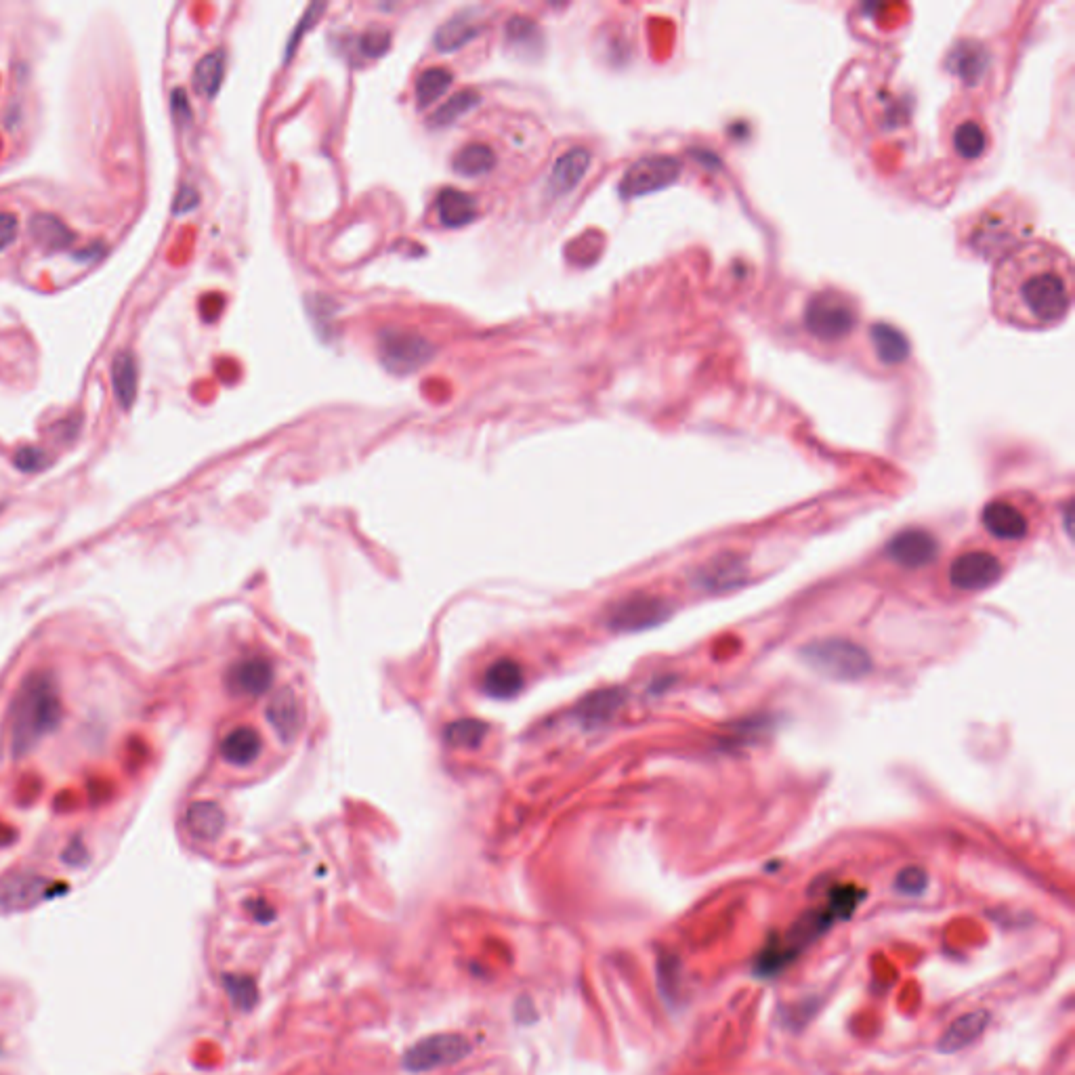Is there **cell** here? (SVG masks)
<instances>
[{
    "label": "cell",
    "mask_w": 1075,
    "mask_h": 1075,
    "mask_svg": "<svg viewBox=\"0 0 1075 1075\" xmlns=\"http://www.w3.org/2000/svg\"><path fill=\"white\" fill-rule=\"evenodd\" d=\"M171 108L177 122H189L192 120V108H189V99L185 89H175L171 93Z\"/></svg>",
    "instance_id": "cell-43"
},
{
    "label": "cell",
    "mask_w": 1075,
    "mask_h": 1075,
    "mask_svg": "<svg viewBox=\"0 0 1075 1075\" xmlns=\"http://www.w3.org/2000/svg\"><path fill=\"white\" fill-rule=\"evenodd\" d=\"M13 462L15 467L21 471V473H38L42 469L49 467V454L42 450V448H34V446H24L19 448L13 456Z\"/></svg>",
    "instance_id": "cell-38"
},
{
    "label": "cell",
    "mask_w": 1075,
    "mask_h": 1075,
    "mask_svg": "<svg viewBox=\"0 0 1075 1075\" xmlns=\"http://www.w3.org/2000/svg\"><path fill=\"white\" fill-rule=\"evenodd\" d=\"M433 353V343L416 332L385 328L378 334V355L385 368L395 374L416 372L431 360Z\"/></svg>",
    "instance_id": "cell-7"
},
{
    "label": "cell",
    "mask_w": 1075,
    "mask_h": 1075,
    "mask_svg": "<svg viewBox=\"0 0 1075 1075\" xmlns=\"http://www.w3.org/2000/svg\"><path fill=\"white\" fill-rule=\"evenodd\" d=\"M744 572H746V565L742 563V559L737 555L725 553L708 561L700 569L698 576H695V582L708 590H727L744 580Z\"/></svg>",
    "instance_id": "cell-21"
},
{
    "label": "cell",
    "mask_w": 1075,
    "mask_h": 1075,
    "mask_svg": "<svg viewBox=\"0 0 1075 1075\" xmlns=\"http://www.w3.org/2000/svg\"><path fill=\"white\" fill-rule=\"evenodd\" d=\"M887 553L897 565L918 569L937 559L939 542L926 530H905L889 542Z\"/></svg>",
    "instance_id": "cell-12"
},
{
    "label": "cell",
    "mask_w": 1075,
    "mask_h": 1075,
    "mask_svg": "<svg viewBox=\"0 0 1075 1075\" xmlns=\"http://www.w3.org/2000/svg\"><path fill=\"white\" fill-rule=\"evenodd\" d=\"M486 733H488V725H483L481 721H475V719H462L446 727V740L450 746L475 750L483 744V740H486Z\"/></svg>",
    "instance_id": "cell-33"
},
{
    "label": "cell",
    "mask_w": 1075,
    "mask_h": 1075,
    "mask_svg": "<svg viewBox=\"0 0 1075 1075\" xmlns=\"http://www.w3.org/2000/svg\"><path fill=\"white\" fill-rule=\"evenodd\" d=\"M198 202H200L198 189L192 185H181L179 194L175 198V215L189 213V210H194L198 206Z\"/></svg>",
    "instance_id": "cell-42"
},
{
    "label": "cell",
    "mask_w": 1075,
    "mask_h": 1075,
    "mask_svg": "<svg viewBox=\"0 0 1075 1075\" xmlns=\"http://www.w3.org/2000/svg\"><path fill=\"white\" fill-rule=\"evenodd\" d=\"M259 754L261 737L250 727H236L234 731H229L221 742V756L229 765L248 767L257 761Z\"/></svg>",
    "instance_id": "cell-23"
},
{
    "label": "cell",
    "mask_w": 1075,
    "mask_h": 1075,
    "mask_svg": "<svg viewBox=\"0 0 1075 1075\" xmlns=\"http://www.w3.org/2000/svg\"><path fill=\"white\" fill-rule=\"evenodd\" d=\"M63 719V702L55 674L32 670L19 683L9 708V746L15 758L30 754Z\"/></svg>",
    "instance_id": "cell-2"
},
{
    "label": "cell",
    "mask_w": 1075,
    "mask_h": 1075,
    "mask_svg": "<svg viewBox=\"0 0 1075 1075\" xmlns=\"http://www.w3.org/2000/svg\"><path fill=\"white\" fill-rule=\"evenodd\" d=\"M985 530L998 540H1023L1027 536V519L1025 515L1006 500H994L983 509Z\"/></svg>",
    "instance_id": "cell-15"
},
{
    "label": "cell",
    "mask_w": 1075,
    "mask_h": 1075,
    "mask_svg": "<svg viewBox=\"0 0 1075 1075\" xmlns=\"http://www.w3.org/2000/svg\"><path fill=\"white\" fill-rule=\"evenodd\" d=\"M437 213L441 223L448 227L467 225L477 217V200L460 189L446 187L437 196Z\"/></svg>",
    "instance_id": "cell-24"
},
{
    "label": "cell",
    "mask_w": 1075,
    "mask_h": 1075,
    "mask_svg": "<svg viewBox=\"0 0 1075 1075\" xmlns=\"http://www.w3.org/2000/svg\"><path fill=\"white\" fill-rule=\"evenodd\" d=\"M112 387L116 402L122 410H131L137 399L139 387V368L131 351H120L112 360Z\"/></svg>",
    "instance_id": "cell-22"
},
{
    "label": "cell",
    "mask_w": 1075,
    "mask_h": 1075,
    "mask_svg": "<svg viewBox=\"0 0 1075 1075\" xmlns=\"http://www.w3.org/2000/svg\"><path fill=\"white\" fill-rule=\"evenodd\" d=\"M19 234V221L13 213H0V252L7 250Z\"/></svg>",
    "instance_id": "cell-41"
},
{
    "label": "cell",
    "mask_w": 1075,
    "mask_h": 1075,
    "mask_svg": "<svg viewBox=\"0 0 1075 1075\" xmlns=\"http://www.w3.org/2000/svg\"><path fill=\"white\" fill-rule=\"evenodd\" d=\"M834 916L828 908L809 910L800 916L782 939H771L765 950L754 962V977H777L784 968L794 962L807 947L824 935L834 924Z\"/></svg>",
    "instance_id": "cell-3"
},
{
    "label": "cell",
    "mask_w": 1075,
    "mask_h": 1075,
    "mask_svg": "<svg viewBox=\"0 0 1075 1075\" xmlns=\"http://www.w3.org/2000/svg\"><path fill=\"white\" fill-rule=\"evenodd\" d=\"M452 80H454L452 72L444 66H433L420 72L416 78V87H414L416 101L420 108H425V105L433 103L435 99L444 95L446 89L452 84Z\"/></svg>",
    "instance_id": "cell-30"
},
{
    "label": "cell",
    "mask_w": 1075,
    "mask_h": 1075,
    "mask_svg": "<svg viewBox=\"0 0 1075 1075\" xmlns=\"http://www.w3.org/2000/svg\"><path fill=\"white\" fill-rule=\"evenodd\" d=\"M622 702H624V693L620 689H603V691L588 695V698L580 704V716L584 721L601 723L609 719V716L622 706Z\"/></svg>",
    "instance_id": "cell-31"
},
{
    "label": "cell",
    "mask_w": 1075,
    "mask_h": 1075,
    "mask_svg": "<svg viewBox=\"0 0 1075 1075\" xmlns=\"http://www.w3.org/2000/svg\"><path fill=\"white\" fill-rule=\"evenodd\" d=\"M805 664L832 681H859L872 670L870 653L849 639H817L800 651Z\"/></svg>",
    "instance_id": "cell-4"
},
{
    "label": "cell",
    "mask_w": 1075,
    "mask_h": 1075,
    "mask_svg": "<svg viewBox=\"0 0 1075 1075\" xmlns=\"http://www.w3.org/2000/svg\"><path fill=\"white\" fill-rule=\"evenodd\" d=\"M391 47V32L387 28H368L357 40V51L364 57H381Z\"/></svg>",
    "instance_id": "cell-37"
},
{
    "label": "cell",
    "mask_w": 1075,
    "mask_h": 1075,
    "mask_svg": "<svg viewBox=\"0 0 1075 1075\" xmlns=\"http://www.w3.org/2000/svg\"><path fill=\"white\" fill-rule=\"evenodd\" d=\"M479 30L481 28L477 24L475 15H471L469 11H460L437 28L435 47L439 51H448V53L456 51L460 47H465L469 40H473L479 34Z\"/></svg>",
    "instance_id": "cell-25"
},
{
    "label": "cell",
    "mask_w": 1075,
    "mask_h": 1075,
    "mask_svg": "<svg viewBox=\"0 0 1075 1075\" xmlns=\"http://www.w3.org/2000/svg\"><path fill=\"white\" fill-rule=\"evenodd\" d=\"M51 882L36 874H15L0 887V908L3 910H28L38 901L49 897Z\"/></svg>",
    "instance_id": "cell-14"
},
{
    "label": "cell",
    "mask_w": 1075,
    "mask_h": 1075,
    "mask_svg": "<svg viewBox=\"0 0 1075 1075\" xmlns=\"http://www.w3.org/2000/svg\"><path fill=\"white\" fill-rule=\"evenodd\" d=\"M895 889L901 895H910V897L922 895L926 889V872L918 866L903 868L895 878Z\"/></svg>",
    "instance_id": "cell-39"
},
{
    "label": "cell",
    "mask_w": 1075,
    "mask_h": 1075,
    "mask_svg": "<svg viewBox=\"0 0 1075 1075\" xmlns=\"http://www.w3.org/2000/svg\"><path fill=\"white\" fill-rule=\"evenodd\" d=\"M672 616V603L658 595H630L620 599L607 614L614 632H641L664 624Z\"/></svg>",
    "instance_id": "cell-9"
},
{
    "label": "cell",
    "mask_w": 1075,
    "mask_h": 1075,
    "mask_svg": "<svg viewBox=\"0 0 1075 1075\" xmlns=\"http://www.w3.org/2000/svg\"><path fill=\"white\" fill-rule=\"evenodd\" d=\"M303 706L297 698V693L290 689H282L276 698H273L267 706V721L271 723L273 731H276L284 742H292L299 735L303 727Z\"/></svg>",
    "instance_id": "cell-16"
},
{
    "label": "cell",
    "mask_w": 1075,
    "mask_h": 1075,
    "mask_svg": "<svg viewBox=\"0 0 1075 1075\" xmlns=\"http://www.w3.org/2000/svg\"><path fill=\"white\" fill-rule=\"evenodd\" d=\"M590 166V152L586 147H572L565 154L557 158L553 164L551 177H548V187L555 196L572 192V189L582 181Z\"/></svg>",
    "instance_id": "cell-17"
},
{
    "label": "cell",
    "mask_w": 1075,
    "mask_h": 1075,
    "mask_svg": "<svg viewBox=\"0 0 1075 1075\" xmlns=\"http://www.w3.org/2000/svg\"><path fill=\"white\" fill-rule=\"evenodd\" d=\"M225 989H227L231 1002H234L242 1010L252 1008L259 1000L257 985H255V981L248 979V977H238V975L225 977Z\"/></svg>",
    "instance_id": "cell-36"
},
{
    "label": "cell",
    "mask_w": 1075,
    "mask_h": 1075,
    "mask_svg": "<svg viewBox=\"0 0 1075 1075\" xmlns=\"http://www.w3.org/2000/svg\"><path fill=\"white\" fill-rule=\"evenodd\" d=\"M987 1025H989L987 1010H975V1013L962 1015L960 1019H956L950 1027H947V1031L941 1036L939 1050L945 1052V1055L964 1050L966 1046H971L975 1040L983 1036Z\"/></svg>",
    "instance_id": "cell-20"
},
{
    "label": "cell",
    "mask_w": 1075,
    "mask_h": 1075,
    "mask_svg": "<svg viewBox=\"0 0 1075 1075\" xmlns=\"http://www.w3.org/2000/svg\"><path fill=\"white\" fill-rule=\"evenodd\" d=\"M504 34H507V40L519 53H538L544 45L540 26L532 17L525 15H513L507 21V26H504Z\"/></svg>",
    "instance_id": "cell-28"
},
{
    "label": "cell",
    "mask_w": 1075,
    "mask_h": 1075,
    "mask_svg": "<svg viewBox=\"0 0 1075 1075\" xmlns=\"http://www.w3.org/2000/svg\"><path fill=\"white\" fill-rule=\"evenodd\" d=\"M324 9H326L324 3H311V5L307 7V11L303 13V17L299 19V26L292 30V36H290V40H288V47H286V59L294 53V49L299 47V42H301L305 30L311 28V26L315 24V21L320 19V13H322Z\"/></svg>",
    "instance_id": "cell-40"
},
{
    "label": "cell",
    "mask_w": 1075,
    "mask_h": 1075,
    "mask_svg": "<svg viewBox=\"0 0 1075 1075\" xmlns=\"http://www.w3.org/2000/svg\"><path fill=\"white\" fill-rule=\"evenodd\" d=\"M992 313L1002 324L1042 332L1059 326L1073 303V263L1046 240L1013 248L992 276Z\"/></svg>",
    "instance_id": "cell-1"
},
{
    "label": "cell",
    "mask_w": 1075,
    "mask_h": 1075,
    "mask_svg": "<svg viewBox=\"0 0 1075 1075\" xmlns=\"http://www.w3.org/2000/svg\"><path fill=\"white\" fill-rule=\"evenodd\" d=\"M872 336H874V343H876V349H878V355L882 357L887 364H897L901 360H905V355H908L910 347L908 343H905L903 334L897 332L895 328L891 326H884V324H878L874 330H872Z\"/></svg>",
    "instance_id": "cell-34"
},
{
    "label": "cell",
    "mask_w": 1075,
    "mask_h": 1075,
    "mask_svg": "<svg viewBox=\"0 0 1075 1075\" xmlns=\"http://www.w3.org/2000/svg\"><path fill=\"white\" fill-rule=\"evenodd\" d=\"M225 76V53L221 49L204 55L194 70V87L204 97H215Z\"/></svg>",
    "instance_id": "cell-29"
},
{
    "label": "cell",
    "mask_w": 1075,
    "mask_h": 1075,
    "mask_svg": "<svg viewBox=\"0 0 1075 1075\" xmlns=\"http://www.w3.org/2000/svg\"><path fill=\"white\" fill-rule=\"evenodd\" d=\"M943 131L950 150L964 162L981 160L992 147V131L975 105L952 103L943 114Z\"/></svg>",
    "instance_id": "cell-6"
},
{
    "label": "cell",
    "mask_w": 1075,
    "mask_h": 1075,
    "mask_svg": "<svg viewBox=\"0 0 1075 1075\" xmlns=\"http://www.w3.org/2000/svg\"><path fill=\"white\" fill-rule=\"evenodd\" d=\"M30 234L36 244L47 250H66L76 242L74 231L59 217L47 213H38L30 219Z\"/></svg>",
    "instance_id": "cell-26"
},
{
    "label": "cell",
    "mask_w": 1075,
    "mask_h": 1075,
    "mask_svg": "<svg viewBox=\"0 0 1075 1075\" xmlns=\"http://www.w3.org/2000/svg\"><path fill=\"white\" fill-rule=\"evenodd\" d=\"M477 103H479V93H477V91H473V89L458 91V93H454L450 99H446L444 103H441L439 108L431 114L429 124L433 126V129H441V126H448V124H452L456 118H460L462 114L471 112Z\"/></svg>",
    "instance_id": "cell-32"
},
{
    "label": "cell",
    "mask_w": 1075,
    "mask_h": 1075,
    "mask_svg": "<svg viewBox=\"0 0 1075 1075\" xmlns=\"http://www.w3.org/2000/svg\"><path fill=\"white\" fill-rule=\"evenodd\" d=\"M1002 576V563L998 557L985 551H971L954 559L950 567V580L956 588L975 593V590L989 588Z\"/></svg>",
    "instance_id": "cell-10"
},
{
    "label": "cell",
    "mask_w": 1075,
    "mask_h": 1075,
    "mask_svg": "<svg viewBox=\"0 0 1075 1075\" xmlns=\"http://www.w3.org/2000/svg\"><path fill=\"white\" fill-rule=\"evenodd\" d=\"M674 177H677V168H674L670 158H643L628 168L620 183V192L626 198L647 194L651 189L666 185Z\"/></svg>",
    "instance_id": "cell-13"
},
{
    "label": "cell",
    "mask_w": 1075,
    "mask_h": 1075,
    "mask_svg": "<svg viewBox=\"0 0 1075 1075\" xmlns=\"http://www.w3.org/2000/svg\"><path fill=\"white\" fill-rule=\"evenodd\" d=\"M481 687L494 700H511L523 689V670L515 660L500 658L483 672Z\"/></svg>",
    "instance_id": "cell-18"
},
{
    "label": "cell",
    "mask_w": 1075,
    "mask_h": 1075,
    "mask_svg": "<svg viewBox=\"0 0 1075 1075\" xmlns=\"http://www.w3.org/2000/svg\"><path fill=\"white\" fill-rule=\"evenodd\" d=\"M494 164H496V154L486 143H467L465 147H460L456 156L452 158L454 171L465 177H477V175L488 173Z\"/></svg>",
    "instance_id": "cell-27"
},
{
    "label": "cell",
    "mask_w": 1075,
    "mask_h": 1075,
    "mask_svg": "<svg viewBox=\"0 0 1075 1075\" xmlns=\"http://www.w3.org/2000/svg\"><path fill=\"white\" fill-rule=\"evenodd\" d=\"M863 897H866V893H863L861 889L845 884V887H836L830 893L826 908L834 916V920H849Z\"/></svg>",
    "instance_id": "cell-35"
},
{
    "label": "cell",
    "mask_w": 1075,
    "mask_h": 1075,
    "mask_svg": "<svg viewBox=\"0 0 1075 1075\" xmlns=\"http://www.w3.org/2000/svg\"><path fill=\"white\" fill-rule=\"evenodd\" d=\"M185 828L196 840L213 842L225 830V813L213 800H198L185 811Z\"/></svg>",
    "instance_id": "cell-19"
},
{
    "label": "cell",
    "mask_w": 1075,
    "mask_h": 1075,
    "mask_svg": "<svg viewBox=\"0 0 1075 1075\" xmlns=\"http://www.w3.org/2000/svg\"><path fill=\"white\" fill-rule=\"evenodd\" d=\"M859 322L857 303L845 292L821 290L805 307V328L821 343H838L853 334Z\"/></svg>",
    "instance_id": "cell-5"
},
{
    "label": "cell",
    "mask_w": 1075,
    "mask_h": 1075,
    "mask_svg": "<svg viewBox=\"0 0 1075 1075\" xmlns=\"http://www.w3.org/2000/svg\"><path fill=\"white\" fill-rule=\"evenodd\" d=\"M227 689L238 698H259L273 683V666L261 656L238 660L227 670Z\"/></svg>",
    "instance_id": "cell-11"
},
{
    "label": "cell",
    "mask_w": 1075,
    "mask_h": 1075,
    "mask_svg": "<svg viewBox=\"0 0 1075 1075\" xmlns=\"http://www.w3.org/2000/svg\"><path fill=\"white\" fill-rule=\"evenodd\" d=\"M473 1052L469 1038L460 1034H437L416 1042L402 1057V1067L410 1073H425L462 1063Z\"/></svg>",
    "instance_id": "cell-8"
}]
</instances>
